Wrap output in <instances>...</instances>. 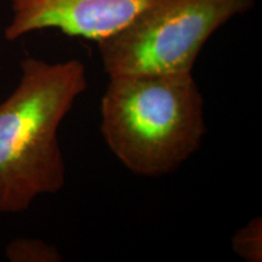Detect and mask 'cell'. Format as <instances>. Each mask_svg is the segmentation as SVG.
<instances>
[{
    "mask_svg": "<svg viewBox=\"0 0 262 262\" xmlns=\"http://www.w3.org/2000/svg\"><path fill=\"white\" fill-rule=\"evenodd\" d=\"M19 67L17 86L0 102V214L24 212L38 196L63 188L58 127L88 88L86 68L75 58L27 57Z\"/></svg>",
    "mask_w": 262,
    "mask_h": 262,
    "instance_id": "cell-1",
    "label": "cell"
},
{
    "mask_svg": "<svg viewBox=\"0 0 262 262\" xmlns=\"http://www.w3.org/2000/svg\"><path fill=\"white\" fill-rule=\"evenodd\" d=\"M205 133L204 100L192 71L110 77L101 134L129 171L147 178L175 171Z\"/></svg>",
    "mask_w": 262,
    "mask_h": 262,
    "instance_id": "cell-2",
    "label": "cell"
},
{
    "mask_svg": "<svg viewBox=\"0 0 262 262\" xmlns=\"http://www.w3.org/2000/svg\"><path fill=\"white\" fill-rule=\"evenodd\" d=\"M255 0H155L125 27L97 41L110 77L192 71L205 42Z\"/></svg>",
    "mask_w": 262,
    "mask_h": 262,
    "instance_id": "cell-3",
    "label": "cell"
},
{
    "mask_svg": "<svg viewBox=\"0 0 262 262\" xmlns=\"http://www.w3.org/2000/svg\"><path fill=\"white\" fill-rule=\"evenodd\" d=\"M155 0H10L12 17L4 37L15 41L32 32L57 29L100 41L125 27Z\"/></svg>",
    "mask_w": 262,
    "mask_h": 262,
    "instance_id": "cell-4",
    "label": "cell"
},
{
    "mask_svg": "<svg viewBox=\"0 0 262 262\" xmlns=\"http://www.w3.org/2000/svg\"><path fill=\"white\" fill-rule=\"evenodd\" d=\"M6 258L11 262H61L56 247L40 239L17 238L6 247Z\"/></svg>",
    "mask_w": 262,
    "mask_h": 262,
    "instance_id": "cell-5",
    "label": "cell"
},
{
    "mask_svg": "<svg viewBox=\"0 0 262 262\" xmlns=\"http://www.w3.org/2000/svg\"><path fill=\"white\" fill-rule=\"evenodd\" d=\"M232 249L248 262L262 261V219L254 217L232 237Z\"/></svg>",
    "mask_w": 262,
    "mask_h": 262,
    "instance_id": "cell-6",
    "label": "cell"
}]
</instances>
